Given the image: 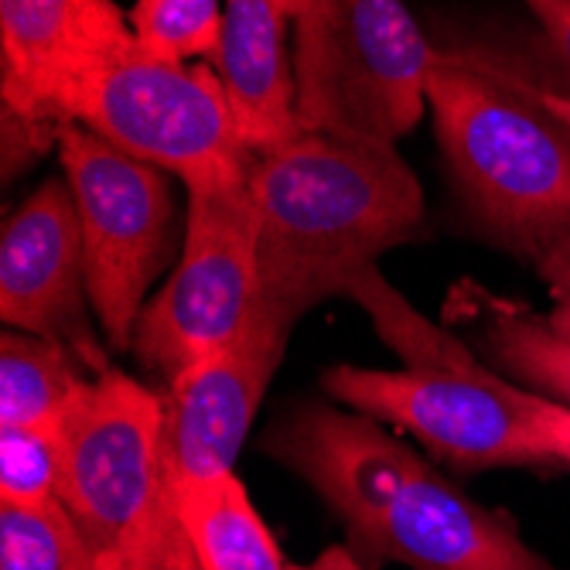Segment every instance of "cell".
<instances>
[{"label":"cell","instance_id":"6da1fadb","mask_svg":"<svg viewBox=\"0 0 570 570\" xmlns=\"http://www.w3.org/2000/svg\"><path fill=\"white\" fill-rule=\"evenodd\" d=\"M428 107L454 195L489 243L537 264L570 236V79L547 45L438 48Z\"/></svg>","mask_w":570,"mask_h":570},{"label":"cell","instance_id":"7a4b0ae2","mask_svg":"<svg viewBox=\"0 0 570 570\" xmlns=\"http://www.w3.org/2000/svg\"><path fill=\"white\" fill-rule=\"evenodd\" d=\"M264 451L318 492L366 567L560 570L523 540L509 512L469 499L355 410L301 403L267 431Z\"/></svg>","mask_w":570,"mask_h":570},{"label":"cell","instance_id":"3957f363","mask_svg":"<svg viewBox=\"0 0 570 570\" xmlns=\"http://www.w3.org/2000/svg\"><path fill=\"white\" fill-rule=\"evenodd\" d=\"M261 297L297 322L421 229L424 191L396 147L301 130L253 154Z\"/></svg>","mask_w":570,"mask_h":570},{"label":"cell","instance_id":"277c9868","mask_svg":"<svg viewBox=\"0 0 570 570\" xmlns=\"http://www.w3.org/2000/svg\"><path fill=\"white\" fill-rule=\"evenodd\" d=\"M370 311L373 328L406 362L403 370L332 366L322 376L328 400L393 424L424 441L454 469H550V454L512 400V383L479 362L469 345L431 325L403 301L390 281L370 267L348 291Z\"/></svg>","mask_w":570,"mask_h":570},{"label":"cell","instance_id":"5b68a950","mask_svg":"<svg viewBox=\"0 0 570 570\" xmlns=\"http://www.w3.org/2000/svg\"><path fill=\"white\" fill-rule=\"evenodd\" d=\"M62 505L99 570H144L175 505L168 400L107 370L86 383L62 431Z\"/></svg>","mask_w":570,"mask_h":570},{"label":"cell","instance_id":"8992f818","mask_svg":"<svg viewBox=\"0 0 570 570\" xmlns=\"http://www.w3.org/2000/svg\"><path fill=\"white\" fill-rule=\"evenodd\" d=\"M291 21L301 130L386 147L413 134L438 48L403 0H301Z\"/></svg>","mask_w":570,"mask_h":570},{"label":"cell","instance_id":"52a82bcc","mask_svg":"<svg viewBox=\"0 0 570 570\" xmlns=\"http://www.w3.org/2000/svg\"><path fill=\"white\" fill-rule=\"evenodd\" d=\"M66 120L181 178L185 191L249 178L253 150L209 62H168L134 45L69 89Z\"/></svg>","mask_w":570,"mask_h":570},{"label":"cell","instance_id":"ba28073f","mask_svg":"<svg viewBox=\"0 0 570 570\" xmlns=\"http://www.w3.org/2000/svg\"><path fill=\"white\" fill-rule=\"evenodd\" d=\"M56 150L82 226L86 281L99 335L110 348L127 352L154 281L171 264V175L130 158L82 124H66Z\"/></svg>","mask_w":570,"mask_h":570},{"label":"cell","instance_id":"9c48e42d","mask_svg":"<svg viewBox=\"0 0 570 570\" xmlns=\"http://www.w3.org/2000/svg\"><path fill=\"white\" fill-rule=\"evenodd\" d=\"M261 297V216L249 185L195 188L171 277L134 325L144 370L168 386L226 348Z\"/></svg>","mask_w":570,"mask_h":570},{"label":"cell","instance_id":"30bf717a","mask_svg":"<svg viewBox=\"0 0 570 570\" xmlns=\"http://www.w3.org/2000/svg\"><path fill=\"white\" fill-rule=\"evenodd\" d=\"M134 45L130 18L114 0H0L8 178L59 144L69 89Z\"/></svg>","mask_w":570,"mask_h":570},{"label":"cell","instance_id":"8fae6325","mask_svg":"<svg viewBox=\"0 0 570 570\" xmlns=\"http://www.w3.org/2000/svg\"><path fill=\"white\" fill-rule=\"evenodd\" d=\"M0 318L14 332L69 345L99 376L114 370L92 328L82 226L66 178L38 185L0 236Z\"/></svg>","mask_w":570,"mask_h":570},{"label":"cell","instance_id":"7c38bea8","mask_svg":"<svg viewBox=\"0 0 570 570\" xmlns=\"http://www.w3.org/2000/svg\"><path fill=\"white\" fill-rule=\"evenodd\" d=\"M294 328V315L256 297L239 335L168 386V438L178 482L236 472L243 441L281 370Z\"/></svg>","mask_w":570,"mask_h":570},{"label":"cell","instance_id":"4fadbf2b","mask_svg":"<svg viewBox=\"0 0 570 570\" xmlns=\"http://www.w3.org/2000/svg\"><path fill=\"white\" fill-rule=\"evenodd\" d=\"M287 21L281 0H226L223 45L213 66L253 154L274 150L301 134L294 69L284 48Z\"/></svg>","mask_w":570,"mask_h":570},{"label":"cell","instance_id":"5bb4252c","mask_svg":"<svg viewBox=\"0 0 570 570\" xmlns=\"http://www.w3.org/2000/svg\"><path fill=\"white\" fill-rule=\"evenodd\" d=\"M448 311L475 325L479 348L495 373L570 410V342L550 328L547 315L475 284L454 287Z\"/></svg>","mask_w":570,"mask_h":570},{"label":"cell","instance_id":"9a60e30c","mask_svg":"<svg viewBox=\"0 0 570 570\" xmlns=\"http://www.w3.org/2000/svg\"><path fill=\"white\" fill-rule=\"evenodd\" d=\"M178 515L202 570H291L236 472L178 482Z\"/></svg>","mask_w":570,"mask_h":570},{"label":"cell","instance_id":"2e32d148","mask_svg":"<svg viewBox=\"0 0 570 570\" xmlns=\"http://www.w3.org/2000/svg\"><path fill=\"white\" fill-rule=\"evenodd\" d=\"M92 376L69 345L8 328L0 338V428L59 434Z\"/></svg>","mask_w":570,"mask_h":570},{"label":"cell","instance_id":"e0dca14e","mask_svg":"<svg viewBox=\"0 0 570 570\" xmlns=\"http://www.w3.org/2000/svg\"><path fill=\"white\" fill-rule=\"evenodd\" d=\"M0 570H99L62 502L0 505Z\"/></svg>","mask_w":570,"mask_h":570},{"label":"cell","instance_id":"ac0fdd59","mask_svg":"<svg viewBox=\"0 0 570 570\" xmlns=\"http://www.w3.org/2000/svg\"><path fill=\"white\" fill-rule=\"evenodd\" d=\"M226 0H137L130 28L147 56L168 62L216 59L223 45Z\"/></svg>","mask_w":570,"mask_h":570},{"label":"cell","instance_id":"d6986e66","mask_svg":"<svg viewBox=\"0 0 570 570\" xmlns=\"http://www.w3.org/2000/svg\"><path fill=\"white\" fill-rule=\"evenodd\" d=\"M62 502L59 434L0 428V505L41 509Z\"/></svg>","mask_w":570,"mask_h":570},{"label":"cell","instance_id":"ffe728a7","mask_svg":"<svg viewBox=\"0 0 570 570\" xmlns=\"http://www.w3.org/2000/svg\"><path fill=\"white\" fill-rule=\"evenodd\" d=\"M512 400L520 403L523 417L530 421L533 434L547 448L550 461L560 464V469H570V410L515 383H512Z\"/></svg>","mask_w":570,"mask_h":570},{"label":"cell","instance_id":"44dd1931","mask_svg":"<svg viewBox=\"0 0 570 570\" xmlns=\"http://www.w3.org/2000/svg\"><path fill=\"white\" fill-rule=\"evenodd\" d=\"M537 274L547 284L550 294V311L547 322L550 328L570 342V236L553 243L540 261H537Z\"/></svg>","mask_w":570,"mask_h":570},{"label":"cell","instance_id":"7402d4cb","mask_svg":"<svg viewBox=\"0 0 570 570\" xmlns=\"http://www.w3.org/2000/svg\"><path fill=\"white\" fill-rule=\"evenodd\" d=\"M523 4L533 14L553 62L570 79V0H523Z\"/></svg>","mask_w":570,"mask_h":570},{"label":"cell","instance_id":"603a6c76","mask_svg":"<svg viewBox=\"0 0 570 570\" xmlns=\"http://www.w3.org/2000/svg\"><path fill=\"white\" fill-rule=\"evenodd\" d=\"M144 570H202L198 560H195V550L185 537V527H181V515H178V495H175V505L171 512L165 515V527L158 533L150 547V557L144 563Z\"/></svg>","mask_w":570,"mask_h":570},{"label":"cell","instance_id":"cb8c5ba5","mask_svg":"<svg viewBox=\"0 0 570 570\" xmlns=\"http://www.w3.org/2000/svg\"><path fill=\"white\" fill-rule=\"evenodd\" d=\"M291 570H366V563H362L355 550L345 543V547H328L322 557H315L304 567H291Z\"/></svg>","mask_w":570,"mask_h":570},{"label":"cell","instance_id":"d4e9b609","mask_svg":"<svg viewBox=\"0 0 570 570\" xmlns=\"http://www.w3.org/2000/svg\"><path fill=\"white\" fill-rule=\"evenodd\" d=\"M281 4H284V11H287V18H294V11L301 8V0H281Z\"/></svg>","mask_w":570,"mask_h":570}]
</instances>
